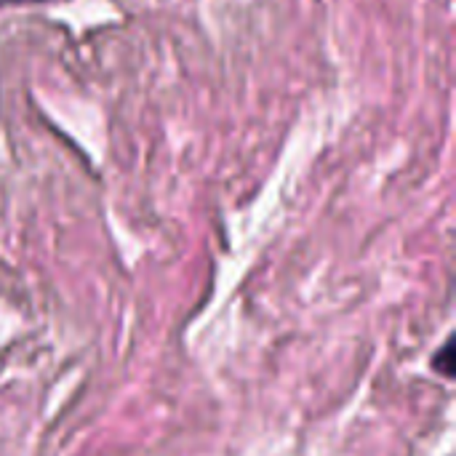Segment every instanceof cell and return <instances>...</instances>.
Here are the masks:
<instances>
[{
  "label": "cell",
  "instance_id": "6da1fadb",
  "mask_svg": "<svg viewBox=\"0 0 456 456\" xmlns=\"http://www.w3.org/2000/svg\"><path fill=\"white\" fill-rule=\"evenodd\" d=\"M433 366L441 369L444 377H454V345H452V342L444 345V350H441V355L433 361Z\"/></svg>",
  "mask_w": 456,
  "mask_h": 456
},
{
  "label": "cell",
  "instance_id": "7a4b0ae2",
  "mask_svg": "<svg viewBox=\"0 0 456 456\" xmlns=\"http://www.w3.org/2000/svg\"><path fill=\"white\" fill-rule=\"evenodd\" d=\"M5 3H43V0H0V5H5Z\"/></svg>",
  "mask_w": 456,
  "mask_h": 456
}]
</instances>
